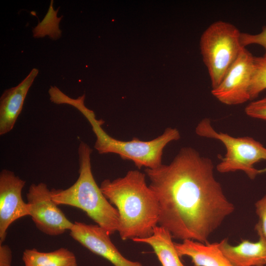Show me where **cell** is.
Returning a JSON list of instances; mask_svg holds the SVG:
<instances>
[{"label":"cell","mask_w":266,"mask_h":266,"mask_svg":"<svg viewBox=\"0 0 266 266\" xmlns=\"http://www.w3.org/2000/svg\"><path fill=\"white\" fill-rule=\"evenodd\" d=\"M212 161L182 148L171 162L145 168L159 205L158 224L173 238L207 243L234 210L216 179Z\"/></svg>","instance_id":"6da1fadb"},{"label":"cell","mask_w":266,"mask_h":266,"mask_svg":"<svg viewBox=\"0 0 266 266\" xmlns=\"http://www.w3.org/2000/svg\"><path fill=\"white\" fill-rule=\"evenodd\" d=\"M138 170L113 180L105 179L100 188L119 214L118 232L123 240L144 238L152 235L158 226L160 208L157 198Z\"/></svg>","instance_id":"7a4b0ae2"},{"label":"cell","mask_w":266,"mask_h":266,"mask_svg":"<svg viewBox=\"0 0 266 266\" xmlns=\"http://www.w3.org/2000/svg\"><path fill=\"white\" fill-rule=\"evenodd\" d=\"M85 94L77 99L69 97L66 104L78 110L90 124L96 140L94 148L100 154L113 153L125 160L131 161L138 168H155L162 164V156L166 146L170 142L180 138L176 128H167L162 134L150 140L143 141L137 138L131 140L115 139L102 128L104 121L96 118L94 112L84 104Z\"/></svg>","instance_id":"3957f363"},{"label":"cell","mask_w":266,"mask_h":266,"mask_svg":"<svg viewBox=\"0 0 266 266\" xmlns=\"http://www.w3.org/2000/svg\"><path fill=\"white\" fill-rule=\"evenodd\" d=\"M92 153L91 148L81 141L78 149V179L67 189H52L51 196L57 205H70L82 210L97 225L111 235L118 232L119 214L96 182L92 171Z\"/></svg>","instance_id":"277c9868"},{"label":"cell","mask_w":266,"mask_h":266,"mask_svg":"<svg viewBox=\"0 0 266 266\" xmlns=\"http://www.w3.org/2000/svg\"><path fill=\"white\" fill-rule=\"evenodd\" d=\"M240 34L234 25L223 21L213 22L201 34L200 50L212 89L220 84L244 48L241 44Z\"/></svg>","instance_id":"5b68a950"},{"label":"cell","mask_w":266,"mask_h":266,"mask_svg":"<svg viewBox=\"0 0 266 266\" xmlns=\"http://www.w3.org/2000/svg\"><path fill=\"white\" fill-rule=\"evenodd\" d=\"M195 132L200 136L218 140L225 146V157L216 166L218 172L227 173L240 170L253 180L259 174L266 171V168L258 169L254 167L255 164L266 160V148L252 137H235L217 132L208 118L200 121Z\"/></svg>","instance_id":"8992f818"},{"label":"cell","mask_w":266,"mask_h":266,"mask_svg":"<svg viewBox=\"0 0 266 266\" xmlns=\"http://www.w3.org/2000/svg\"><path fill=\"white\" fill-rule=\"evenodd\" d=\"M29 216L36 228L51 236L63 234L73 226L52 200L45 183L32 184L27 194Z\"/></svg>","instance_id":"52a82bcc"},{"label":"cell","mask_w":266,"mask_h":266,"mask_svg":"<svg viewBox=\"0 0 266 266\" xmlns=\"http://www.w3.org/2000/svg\"><path fill=\"white\" fill-rule=\"evenodd\" d=\"M254 57L243 48L212 95L223 104L233 105L251 100L249 88L254 69Z\"/></svg>","instance_id":"ba28073f"},{"label":"cell","mask_w":266,"mask_h":266,"mask_svg":"<svg viewBox=\"0 0 266 266\" xmlns=\"http://www.w3.org/2000/svg\"><path fill=\"white\" fill-rule=\"evenodd\" d=\"M26 181L14 172L4 169L0 173V243L5 240L11 224L22 217L29 216L27 203L22 191Z\"/></svg>","instance_id":"9c48e42d"},{"label":"cell","mask_w":266,"mask_h":266,"mask_svg":"<svg viewBox=\"0 0 266 266\" xmlns=\"http://www.w3.org/2000/svg\"><path fill=\"white\" fill-rule=\"evenodd\" d=\"M70 235L92 252L109 261L114 266H142L124 257L112 242L110 235L98 225L75 222Z\"/></svg>","instance_id":"30bf717a"},{"label":"cell","mask_w":266,"mask_h":266,"mask_svg":"<svg viewBox=\"0 0 266 266\" xmlns=\"http://www.w3.org/2000/svg\"><path fill=\"white\" fill-rule=\"evenodd\" d=\"M38 70L32 69L16 86L5 90L0 99V135L8 133L13 128L20 114L28 92Z\"/></svg>","instance_id":"8fae6325"},{"label":"cell","mask_w":266,"mask_h":266,"mask_svg":"<svg viewBox=\"0 0 266 266\" xmlns=\"http://www.w3.org/2000/svg\"><path fill=\"white\" fill-rule=\"evenodd\" d=\"M218 246L233 266H266V241L261 237L257 242L243 239L236 246L230 245L224 238Z\"/></svg>","instance_id":"7c38bea8"},{"label":"cell","mask_w":266,"mask_h":266,"mask_svg":"<svg viewBox=\"0 0 266 266\" xmlns=\"http://www.w3.org/2000/svg\"><path fill=\"white\" fill-rule=\"evenodd\" d=\"M174 245L179 257H190L194 266H233L220 249L218 242L185 239L181 243L174 242Z\"/></svg>","instance_id":"4fadbf2b"},{"label":"cell","mask_w":266,"mask_h":266,"mask_svg":"<svg viewBox=\"0 0 266 266\" xmlns=\"http://www.w3.org/2000/svg\"><path fill=\"white\" fill-rule=\"evenodd\" d=\"M172 238L168 231L163 227L157 226L151 236L132 240L149 245L162 266H185L177 253Z\"/></svg>","instance_id":"5bb4252c"},{"label":"cell","mask_w":266,"mask_h":266,"mask_svg":"<svg viewBox=\"0 0 266 266\" xmlns=\"http://www.w3.org/2000/svg\"><path fill=\"white\" fill-rule=\"evenodd\" d=\"M22 260L25 266H78L73 253L63 247L49 252L26 249Z\"/></svg>","instance_id":"9a60e30c"},{"label":"cell","mask_w":266,"mask_h":266,"mask_svg":"<svg viewBox=\"0 0 266 266\" xmlns=\"http://www.w3.org/2000/svg\"><path fill=\"white\" fill-rule=\"evenodd\" d=\"M59 9L54 10L53 0H51L48 10L43 20L38 22L33 29L34 38L43 37L48 35L52 39L56 40L62 36V31L59 28V23L63 16L57 17Z\"/></svg>","instance_id":"2e32d148"},{"label":"cell","mask_w":266,"mask_h":266,"mask_svg":"<svg viewBox=\"0 0 266 266\" xmlns=\"http://www.w3.org/2000/svg\"><path fill=\"white\" fill-rule=\"evenodd\" d=\"M266 89V58L254 57V69L249 88L250 100L257 98Z\"/></svg>","instance_id":"e0dca14e"},{"label":"cell","mask_w":266,"mask_h":266,"mask_svg":"<svg viewBox=\"0 0 266 266\" xmlns=\"http://www.w3.org/2000/svg\"><path fill=\"white\" fill-rule=\"evenodd\" d=\"M256 213L259 221L255 225V229L259 236L266 241V193L255 204Z\"/></svg>","instance_id":"ac0fdd59"},{"label":"cell","mask_w":266,"mask_h":266,"mask_svg":"<svg viewBox=\"0 0 266 266\" xmlns=\"http://www.w3.org/2000/svg\"><path fill=\"white\" fill-rule=\"evenodd\" d=\"M240 42L243 47L251 44L262 46L265 50L263 57L266 58V26H263L261 32L256 34L241 33Z\"/></svg>","instance_id":"d6986e66"},{"label":"cell","mask_w":266,"mask_h":266,"mask_svg":"<svg viewBox=\"0 0 266 266\" xmlns=\"http://www.w3.org/2000/svg\"><path fill=\"white\" fill-rule=\"evenodd\" d=\"M244 111L251 118L266 120V97L251 101Z\"/></svg>","instance_id":"ffe728a7"},{"label":"cell","mask_w":266,"mask_h":266,"mask_svg":"<svg viewBox=\"0 0 266 266\" xmlns=\"http://www.w3.org/2000/svg\"><path fill=\"white\" fill-rule=\"evenodd\" d=\"M12 251L7 245L0 243V266H11Z\"/></svg>","instance_id":"44dd1931"}]
</instances>
